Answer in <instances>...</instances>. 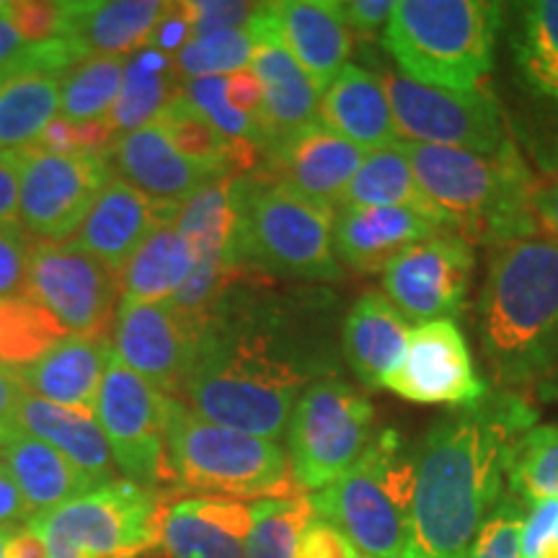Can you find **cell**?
<instances>
[{
  "label": "cell",
  "instance_id": "obj_49",
  "mask_svg": "<svg viewBox=\"0 0 558 558\" xmlns=\"http://www.w3.org/2000/svg\"><path fill=\"white\" fill-rule=\"evenodd\" d=\"M295 558H360V554L337 527H331L326 520L313 518L311 525L303 530Z\"/></svg>",
  "mask_w": 558,
  "mask_h": 558
},
{
  "label": "cell",
  "instance_id": "obj_54",
  "mask_svg": "<svg viewBox=\"0 0 558 558\" xmlns=\"http://www.w3.org/2000/svg\"><path fill=\"white\" fill-rule=\"evenodd\" d=\"M24 396L26 388L21 386L19 375L9 367H0V432L19 427V409Z\"/></svg>",
  "mask_w": 558,
  "mask_h": 558
},
{
  "label": "cell",
  "instance_id": "obj_8",
  "mask_svg": "<svg viewBox=\"0 0 558 558\" xmlns=\"http://www.w3.org/2000/svg\"><path fill=\"white\" fill-rule=\"evenodd\" d=\"M337 209L298 197L259 177H243L239 264L267 279L339 282Z\"/></svg>",
  "mask_w": 558,
  "mask_h": 558
},
{
  "label": "cell",
  "instance_id": "obj_20",
  "mask_svg": "<svg viewBox=\"0 0 558 558\" xmlns=\"http://www.w3.org/2000/svg\"><path fill=\"white\" fill-rule=\"evenodd\" d=\"M109 163L111 171L120 173L117 179L128 181L145 197L179 209L213 181L228 179L226 173L177 150V145L156 122L117 137L109 148Z\"/></svg>",
  "mask_w": 558,
  "mask_h": 558
},
{
  "label": "cell",
  "instance_id": "obj_15",
  "mask_svg": "<svg viewBox=\"0 0 558 558\" xmlns=\"http://www.w3.org/2000/svg\"><path fill=\"white\" fill-rule=\"evenodd\" d=\"M476 256L458 235L439 230L401 251L383 269V292L411 324L456 320L469 303Z\"/></svg>",
  "mask_w": 558,
  "mask_h": 558
},
{
  "label": "cell",
  "instance_id": "obj_22",
  "mask_svg": "<svg viewBox=\"0 0 558 558\" xmlns=\"http://www.w3.org/2000/svg\"><path fill=\"white\" fill-rule=\"evenodd\" d=\"M509 58L522 101L558 150V0L520 5L509 29Z\"/></svg>",
  "mask_w": 558,
  "mask_h": 558
},
{
  "label": "cell",
  "instance_id": "obj_48",
  "mask_svg": "<svg viewBox=\"0 0 558 558\" xmlns=\"http://www.w3.org/2000/svg\"><path fill=\"white\" fill-rule=\"evenodd\" d=\"M192 41V16L186 3H169L163 16L158 19L156 29L150 32L148 47L163 52L166 58H177Z\"/></svg>",
  "mask_w": 558,
  "mask_h": 558
},
{
  "label": "cell",
  "instance_id": "obj_32",
  "mask_svg": "<svg viewBox=\"0 0 558 558\" xmlns=\"http://www.w3.org/2000/svg\"><path fill=\"white\" fill-rule=\"evenodd\" d=\"M243 177H228L205 186L177 215V228L192 243L194 256L209 262L239 264Z\"/></svg>",
  "mask_w": 558,
  "mask_h": 558
},
{
  "label": "cell",
  "instance_id": "obj_17",
  "mask_svg": "<svg viewBox=\"0 0 558 558\" xmlns=\"http://www.w3.org/2000/svg\"><path fill=\"white\" fill-rule=\"evenodd\" d=\"M199 324L171 303H120L114 316L117 357L166 396L181 399L197 352Z\"/></svg>",
  "mask_w": 558,
  "mask_h": 558
},
{
  "label": "cell",
  "instance_id": "obj_46",
  "mask_svg": "<svg viewBox=\"0 0 558 558\" xmlns=\"http://www.w3.org/2000/svg\"><path fill=\"white\" fill-rule=\"evenodd\" d=\"M65 0L62 3H58V0H41V3L39 0H21V3H11V19L26 45L62 37V32H65Z\"/></svg>",
  "mask_w": 558,
  "mask_h": 558
},
{
  "label": "cell",
  "instance_id": "obj_60",
  "mask_svg": "<svg viewBox=\"0 0 558 558\" xmlns=\"http://www.w3.org/2000/svg\"><path fill=\"white\" fill-rule=\"evenodd\" d=\"M5 541H9V533L0 530V558H5Z\"/></svg>",
  "mask_w": 558,
  "mask_h": 558
},
{
  "label": "cell",
  "instance_id": "obj_2",
  "mask_svg": "<svg viewBox=\"0 0 558 558\" xmlns=\"http://www.w3.org/2000/svg\"><path fill=\"white\" fill-rule=\"evenodd\" d=\"M538 414L525 396L497 390L452 409L414 448V501L403 558H469L481 525L505 497L514 445Z\"/></svg>",
  "mask_w": 558,
  "mask_h": 558
},
{
  "label": "cell",
  "instance_id": "obj_30",
  "mask_svg": "<svg viewBox=\"0 0 558 558\" xmlns=\"http://www.w3.org/2000/svg\"><path fill=\"white\" fill-rule=\"evenodd\" d=\"M0 460L11 471L34 518L99 488L60 450L21 427L0 432Z\"/></svg>",
  "mask_w": 558,
  "mask_h": 558
},
{
  "label": "cell",
  "instance_id": "obj_14",
  "mask_svg": "<svg viewBox=\"0 0 558 558\" xmlns=\"http://www.w3.org/2000/svg\"><path fill=\"white\" fill-rule=\"evenodd\" d=\"M24 295L45 305L70 333H109L122 282L73 241H34Z\"/></svg>",
  "mask_w": 558,
  "mask_h": 558
},
{
  "label": "cell",
  "instance_id": "obj_19",
  "mask_svg": "<svg viewBox=\"0 0 558 558\" xmlns=\"http://www.w3.org/2000/svg\"><path fill=\"white\" fill-rule=\"evenodd\" d=\"M262 160L264 173L259 179L337 209L365 153L316 120L271 148Z\"/></svg>",
  "mask_w": 558,
  "mask_h": 558
},
{
  "label": "cell",
  "instance_id": "obj_24",
  "mask_svg": "<svg viewBox=\"0 0 558 558\" xmlns=\"http://www.w3.org/2000/svg\"><path fill=\"white\" fill-rule=\"evenodd\" d=\"M111 354L114 344L109 333H96V337L70 333L34 365L13 373L19 375L26 393L54 407L96 416V401Z\"/></svg>",
  "mask_w": 558,
  "mask_h": 558
},
{
  "label": "cell",
  "instance_id": "obj_59",
  "mask_svg": "<svg viewBox=\"0 0 558 558\" xmlns=\"http://www.w3.org/2000/svg\"><path fill=\"white\" fill-rule=\"evenodd\" d=\"M546 558H558V527H556V533H554V541H550V548H548Z\"/></svg>",
  "mask_w": 558,
  "mask_h": 558
},
{
  "label": "cell",
  "instance_id": "obj_1",
  "mask_svg": "<svg viewBox=\"0 0 558 558\" xmlns=\"http://www.w3.org/2000/svg\"><path fill=\"white\" fill-rule=\"evenodd\" d=\"M339 369V295L271 288L243 269L199 318L181 401L207 422L279 442L305 388Z\"/></svg>",
  "mask_w": 558,
  "mask_h": 558
},
{
  "label": "cell",
  "instance_id": "obj_5",
  "mask_svg": "<svg viewBox=\"0 0 558 558\" xmlns=\"http://www.w3.org/2000/svg\"><path fill=\"white\" fill-rule=\"evenodd\" d=\"M505 9L488 0H401L383 29V47L411 81L476 90L494 68Z\"/></svg>",
  "mask_w": 558,
  "mask_h": 558
},
{
  "label": "cell",
  "instance_id": "obj_57",
  "mask_svg": "<svg viewBox=\"0 0 558 558\" xmlns=\"http://www.w3.org/2000/svg\"><path fill=\"white\" fill-rule=\"evenodd\" d=\"M24 47L26 41L11 19V3H3V0H0V70L9 65L11 60H16Z\"/></svg>",
  "mask_w": 558,
  "mask_h": 558
},
{
  "label": "cell",
  "instance_id": "obj_29",
  "mask_svg": "<svg viewBox=\"0 0 558 558\" xmlns=\"http://www.w3.org/2000/svg\"><path fill=\"white\" fill-rule=\"evenodd\" d=\"M160 0H73L68 3L65 32L83 58H130L148 45L163 16Z\"/></svg>",
  "mask_w": 558,
  "mask_h": 558
},
{
  "label": "cell",
  "instance_id": "obj_21",
  "mask_svg": "<svg viewBox=\"0 0 558 558\" xmlns=\"http://www.w3.org/2000/svg\"><path fill=\"white\" fill-rule=\"evenodd\" d=\"M177 215L179 207L145 197L128 181L111 179L96 197L73 243L88 251L94 259H99L117 277H122V269L128 267L135 251L158 228L177 220Z\"/></svg>",
  "mask_w": 558,
  "mask_h": 558
},
{
  "label": "cell",
  "instance_id": "obj_35",
  "mask_svg": "<svg viewBox=\"0 0 558 558\" xmlns=\"http://www.w3.org/2000/svg\"><path fill=\"white\" fill-rule=\"evenodd\" d=\"M62 73H24L0 86V153L29 148L58 120Z\"/></svg>",
  "mask_w": 558,
  "mask_h": 558
},
{
  "label": "cell",
  "instance_id": "obj_53",
  "mask_svg": "<svg viewBox=\"0 0 558 558\" xmlns=\"http://www.w3.org/2000/svg\"><path fill=\"white\" fill-rule=\"evenodd\" d=\"M21 190V153H0V226L16 222Z\"/></svg>",
  "mask_w": 558,
  "mask_h": 558
},
{
  "label": "cell",
  "instance_id": "obj_7",
  "mask_svg": "<svg viewBox=\"0 0 558 558\" xmlns=\"http://www.w3.org/2000/svg\"><path fill=\"white\" fill-rule=\"evenodd\" d=\"M414 501V448L396 429L373 437L357 463L311 497L316 518L362 558H403Z\"/></svg>",
  "mask_w": 558,
  "mask_h": 558
},
{
  "label": "cell",
  "instance_id": "obj_9",
  "mask_svg": "<svg viewBox=\"0 0 558 558\" xmlns=\"http://www.w3.org/2000/svg\"><path fill=\"white\" fill-rule=\"evenodd\" d=\"M160 509L158 492L117 478L32 522L50 558H132L158 546Z\"/></svg>",
  "mask_w": 558,
  "mask_h": 558
},
{
  "label": "cell",
  "instance_id": "obj_18",
  "mask_svg": "<svg viewBox=\"0 0 558 558\" xmlns=\"http://www.w3.org/2000/svg\"><path fill=\"white\" fill-rule=\"evenodd\" d=\"M248 32L254 45L251 70L264 90V158L279 143L318 120L320 90L292 58L267 3L256 5Z\"/></svg>",
  "mask_w": 558,
  "mask_h": 558
},
{
  "label": "cell",
  "instance_id": "obj_23",
  "mask_svg": "<svg viewBox=\"0 0 558 558\" xmlns=\"http://www.w3.org/2000/svg\"><path fill=\"white\" fill-rule=\"evenodd\" d=\"M251 525L246 501L184 497L160 509L158 548L166 558H243Z\"/></svg>",
  "mask_w": 558,
  "mask_h": 558
},
{
  "label": "cell",
  "instance_id": "obj_43",
  "mask_svg": "<svg viewBox=\"0 0 558 558\" xmlns=\"http://www.w3.org/2000/svg\"><path fill=\"white\" fill-rule=\"evenodd\" d=\"M527 505L505 492L494 512L481 525L469 558H520V533Z\"/></svg>",
  "mask_w": 558,
  "mask_h": 558
},
{
  "label": "cell",
  "instance_id": "obj_50",
  "mask_svg": "<svg viewBox=\"0 0 558 558\" xmlns=\"http://www.w3.org/2000/svg\"><path fill=\"white\" fill-rule=\"evenodd\" d=\"M339 9L349 34L360 39H373L375 34L386 29L390 13H393V0H344L339 3Z\"/></svg>",
  "mask_w": 558,
  "mask_h": 558
},
{
  "label": "cell",
  "instance_id": "obj_40",
  "mask_svg": "<svg viewBox=\"0 0 558 558\" xmlns=\"http://www.w3.org/2000/svg\"><path fill=\"white\" fill-rule=\"evenodd\" d=\"M507 488L525 505L558 499V424L533 427L518 439L509 458Z\"/></svg>",
  "mask_w": 558,
  "mask_h": 558
},
{
  "label": "cell",
  "instance_id": "obj_33",
  "mask_svg": "<svg viewBox=\"0 0 558 558\" xmlns=\"http://www.w3.org/2000/svg\"><path fill=\"white\" fill-rule=\"evenodd\" d=\"M197 264L177 220L158 228L122 269V303H169Z\"/></svg>",
  "mask_w": 558,
  "mask_h": 558
},
{
  "label": "cell",
  "instance_id": "obj_13",
  "mask_svg": "<svg viewBox=\"0 0 558 558\" xmlns=\"http://www.w3.org/2000/svg\"><path fill=\"white\" fill-rule=\"evenodd\" d=\"M19 153V222L34 241L65 243L75 239L96 197L114 179L109 153L62 156L34 145Z\"/></svg>",
  "mask_w": 558,
  "mask_h": 558
},
{
  "label": "cell",
  "instance_id": "obj_39",
  "mask_svg": "<svg viewBox=\"0 0 558 558\" xmlns=\"http://www.w3.org/2000/svg\"><path fill=\"white\" fill-rule=\"evenodd\" d=\"M251 525L243 558H295L303 530L316 518L308 494L259 499L251 505Z\"/></svg>",
  "mask_w": 558,
  "mask_h": 558
},
{
  "label": "cell",
  "instance_id": "obj_26",
  "mask_svg": "<svg viewBox=\"0 0 558 558\" xmlns=\"http://www.w3.org/2000/svg\"><path fill=\"white\" fill-rule=\"evenodd\" d=\"M411 331L407 316L386 292L365 290L341 320V357L362 386L380 390L403 360Z\"/></svg>",
  "mask_w": 558,
  "mask_h": 558
},
{
  "label": "cell",
  "instance_id": "obj_28",
  "mask_svg": "<svg viewBox=\"0 0 558 558\" xmlns=\"http://www.w3.org/2000/svg\"><path fill=\"white\" fill-rule=\"evenodd\" d=\"M318 122L357 145L362 153H375L399 143V130L380 75L349 62L320 94Z\"/></svg>",
  "mask_w": 558,
  "mask_h": 558
},
{
  "label": "cell",
  "instance_id": "obj_42",
  "mask_svg": "<svg viewBox=\"0 0 558 558\" xmlns=\"http://www.w3.org/2000/svg\"><path fill=\"white\" fill-rule=\"evenodd\" d=\"M181 94L197 107L209 122L218 128L222 135L239 145H251V148L264 150L262 130L256 128L248 117L233 109L228 101V83L226 78H194L181 81Z\"/></svg>",
  "mask_w": 558,
  "mask_h": 558
},
{
  "label": "cell",
  "instance_id": "obj_10",
  "mask_svg": "<svg viewBox=\"0 0 558 558\" xmlns=\"http://www.w3.org/2000/svg\"><path fill=\"white\" fill-rule=\"evenodd\" d=\"M375 409L339 378L318 380L300 396L288 424V460L298 492H320L352 469L373 442Z\"/></svg>",
  "mask_w": 558,
  "mask_h": 558
},
{
  "label": "cell",
  "instance_id": "obj_56",
  "mask_svg": "<svg viewBox=\"0 0 558 558\" xmlns=\"http://www.w3.org/2000/svg\"><path fill=\"white\" fill-rule=\"evenodd\" d=\"M535 218L550 241L558 243V179L535 190Z\"/></svg>",
  "mask_w": 558,
  "mask_h": 558
},
{
  "label": "cell",
  "instance_id": "obj_58",
  "mask_svg": "<svg viewBox=\"0 0 558 558\" xmlns=\"http://www.w3.org/2000/svg\"><path fill=\"white\" fill-rule=\"evenodd\" d=\"M543 388H546V396H554V399H558V373L550 380L543 383Z\"/></svg>",
  "mask_w": 558,
  "mask_h": 558
},
{
  "label": "cell",
  "instance_id": "obj_41",
  "mask_svg": "<svg viewBox=\"0 0 558 558\" xmlns=\"http://www.w3.org/2000/svg\"><path fill=\"white\" fill-rule=\"evenodd\" d=\"M251 32H220L209 37H197L173 58L181 81L194 78H226L251 68Z\"/></svg>",
  "mask_w": 558,
  "mask_h": 558
},
{
  "label": "cell",
  "instance_id": "obj_3",
  "mask_svg": "<svg viewBox=\"0 0 558 558\" xmlns=\"http://www.w3.org/2000/svg\"><path fill=\"white\" fill-rule=\"evenodd\" d=\"M476 313L481 352L501 388L554 378L558 373V243L533 235L492 248Z\"/></svg>",
  "mask_w": 558,
  "mask_h": 558
},
{
  "label": "cell",
  "instance_id": "obj_44",
  "mask_svg": "<svg viewBox=\"0 0 558 558\" xmlns=\"http://www.w3.org/2000/svg\"><path fill=\"white\" fill-rule=\"evenodd\" d=\"M34 239L21 222L0 226V298L24 295Z\"/></svg>",
  "mask_w": 558,
  "mask_h": 558
},
{
  "label": "cell",
  "instance_id": "obj_52",
  "mask_svg": "<svg viewBox=\"0 0 558 558\" xmlns=\"http://www.w3.org/2000/svg\"><path fill=\"white\" fill-rule=\"evenodd\" d=\"M32 520V507L26 505L24 494H21L19 484L13 481L11 471L5 469V463L0 460V530L11 535L24 525H29Z\"/></svg>",
  "mask_w": 558,
  "mask_h": 558
},
{
  "label": "cell",
  "instance_id": "obj_38",
  "mask_svg": "<svg viewBox=\"0 0 558 558\" xmlns=\"http://www.w3.org/2000/svg\"><path fill=\"white\" fill-rule=\"evenodd\" d=\"M130 58H88L62 78L60 117L70 122L107 120L120 99Z\"/></svg>",
  "mask_w": 558,
  "mask_h": 558
},
{
  "label": "cell",
  "instance_id": "obj_4",
  "mask_svg": "<svg viewBox=\"0 0 558 558\" xmlns=\"http://www.w3.org/2000/svg\"><path fill=\"white\" fill-rule=\"evenodd\" d=\"M437 226L476 246L533 239L535 190L518 145L494 156L401 143Z\"/></svg>",
  "mask_w": 558,
  "mask_h": 558
},
{
  "label": "cell",
  "instance_id": "obj_34",
  "mask_svg": "<svg viewBox=\"0 0 558 558\" xmlns=\"http://www.w3.org/2000/svg\"><path fill=\"white\" fill-rule=\"evenodd\" d=\"M179 88L181 78L173 58H166L163 52L153 50L148 45L130 54L120 99L107 117L114 137L130 135V132L156 122L166 104L179 94Z\"/></svg>",
  "mask_w": 558,
  "mask_h": 558
},
{
  "label": "cell",
  "instance_id": "obj_31",
  "mask_svg": "<svg viewBox=\"0 0 558 558\" xmlns=\"http://www.w3.org/2000/svg\"><path fill=\"white\" fill-rule=\"evenodd\" d=\"M19 427L34 437L45 439L54 450H60L96 486L122 478L117 473L109 442L96 416L54 407V403H47L37 399V396L26 393L19 409Z\"/></svg>",
  "mask_w": 558,
  "mask_h": 558
},
{
  "label": "cell",
  "instance_id": "obj_37",
  "mask_svg": "<svg viewBox=\"0 0 558 558\" xmlns=\"http://www.w3.org/2000/svg\"><path fill=\"white\" fill-rule=\"evenodd\" d=\"M68 337L65 326L37 300L0 298V367H29Z\"/></svg>",
  "mask_w": 558,
  "mask_h": 558
},
{
  "label": "cell",
  "instance_id": "obj_51",
  "mask_svg": "<svg viewBox=\"0 0 558 558\" xmlns=\"http://www.w3.org/2000/svg\"><path fill=\"white\" fill-rule=\"evenodd\" d=\"M228 83V101L233 104L235 111H241L243 117H248L256 128L262 130L264 137V90L259 78L254 75V70H239V73L226 75Z\"/></svg>",
  "mask_w": 558,
  "mask_h": 558
},
{
  "label": "cell",
  "instance_id": "obj_45",
  "mask_svg": "<svg viewBox=\"0 0 558 558\" xmlns=\"http://www.w3.org/2000/svg\"><path fill=\"white\" fill-rule=\"evenodd\" d=\"M186 9L192 16V39L248 29L256 13L254 3H233V0H186Z\"/></svg>",
  "mask_w": 558,
  "mask_h": 558
},
{
  "label": "cell",
  "instance_id": "obj_16",
  "mask_svg": "<svg viewBox=\"0 0 558 558\" xmlns=\"http://www.w3.org/2000/svg\"><path fill=\"white\" fill-rule=\"evenodd\" d=\"M383 388L424 407L465 409L484 401L488 386L473 367L469 341L456 320H435L411 331L399 367Z\"/></svg>",
  "mask_w": 558,
  "mask_h": 558
},
{
  "label": "cell",
  "instance_id": "obj_11",
  "mask_svg": "<svg viewBox=\"0 0 558 558\" xmlns=\"http://www.w3.org/2000/svg\"><path fill=\"white\" fill-rule=\"evenodd\" d=\"M378 75L403 143L469 150L481 156H494L512 143L499 101L486 90L424 86L390 68H383Z\"/></svg>",
  "mask_w": 558,
  "mask_h": 558
},
{
  "label": "cell",
  "instance_id": "obj_55",
  "mask_svg": "<svg viewBox=\"0 0 558 558\" xmlns=\"http://www.w3.org/2000/svg\"><path fill=\"white\" fill-rule=\"evenodd\" d=\"M5 558H50V548H47L41 530L29 522V525L11 533L5 541Z\"/></svg>",
  "mask_w": 558,
  "mask_h": 558
},
{
  "label": "cell",
  "instance_id": "obj_47",
  "mask_svg": "<svg viewBox=\"0 0 558 558\" xmlns=\"http://www.w3.org/2000/svg\"><path fill=\"white\" fill-rule=\"evenodd\" d=\"M558 527V499L530 501L520 533V558H546Z\"/></svg>",
  "mask_w": 558,
  "mask_h": 558
},
{
  "label": "cell",
  "instance_id": "obj_61",
  "mask_svg": "<svg viewBox=\"0 0 558 558\" xmlns=\"http://www.w3.org/2000/svg\"><path fill=\"white\" fill-rule=\"evenodd\" d=\"M5 81H9V75H5V73H3V70H0V86H3V83H5Z\"/></svg>",
  "mask_w": 558,
  "mask_h": 558
},
{
  "label": "cell",
  "instance_id": "obj_12",
  "mask_svg": "<svg viewBox=\"0 0 558 558\" xmlns=\"http://www.w3.org/2000/svg\"><path fill=\"white\" fill-rule=\"evenodd\" d=\"M171 399L124 365L117 352L111 354L96 401V422L107 437L117 473L153 492L171 484L166 458Z\"/></svg>",
  "mask_w": 558,
  "mask_h": 558
},
{
  "label": "cell",
  "instance_id": "obj_36",
  "mask_svg": "<svg viewBox=\"0 0 558 558\" xmlns=\"http://www.w3.org/2000/svg\"><path fill=\"white\" fill-rule=\"evenodd\" d=\"M339 207H407L437 222L401 143L367 153Z\"/></svg>",
  "mask_w": 558,
  "mask_h": 558
},
{
  "label": "cell",
  "instance_id": "obj_62",
  "mask_svg": "<svg viewBox=\"0 0 558 558\" xmlns=\"http://www.w3.org/2000/svg\"><path fill=\"white\" fill-rule=\"evenodd\" d=\"M360 558H362V556H360Z\"/></svg>",
  "mask_w": 558,
  "mask_h": 558
},
{
  "label": "cell",
  "instance_id": "obj_27",
  "mask_svg": "<svg viewBox=\"0 0 558 558\" xmlns=\"http://www.w3.org/2000/svg\"><path fill=\"white\" fill-rule=\"evenodd\" d=\"M267 5L292 58L300 62V68L311 75L316 88L324 94L341 73V68L347 65L349 52H352V37H349L339 3H331V0H279V3Z\"/></svg>",
  "mask_w": 558,
  "mask_h": 558
},
{
  "label": "cell",
  "instance_id": "obj_25",
  "mask_svg": "<svg viewBox=\"0 0 558 558\" xmlns=\"http://www.w3.org/2000/svg\"><path fill=\"white\" fill-rule=\"evenodd\" d=\"M437 222L407 207H339L333 218L337 262L360 275L388 267L401 251L439 233Z\"/></svg>",
  "mask_w": 558,
  "mask_h": 558
},
{
  "label": "cell",
  "instance_id": "obj_6",
  "mask_svg": "<svg viewBox=\"0 0 558 558\" xmlns=\"http://www.w3.org/2000/svg\"><path fill=\"white\" fill-rule=\"evenodd\" d=\"M171 486L199 497L259 501L298 494L282 445L207 422L171 399L166 429Z\"/></svg>",
  "mask_w": 558,
  "mask_h": 558
}]
</instances>
